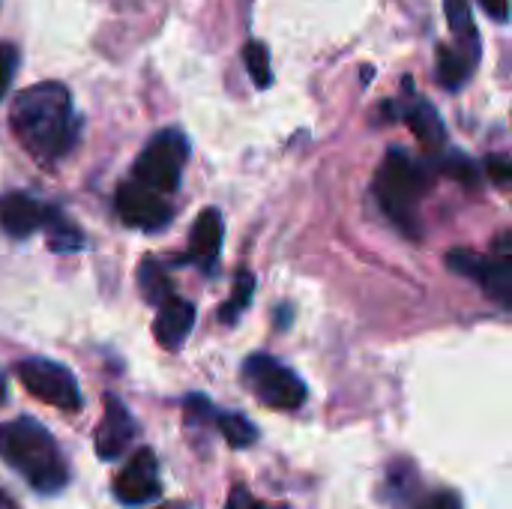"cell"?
Listing matches in <instances>:
<instances>
[{"mask_svg":"<svg viewBox=\"0 0 512 509\" xmlns=\"http://www.w3.org/2000/svg\"><path fill=\"white\" fill-rule=\"evenodd\" d=\"M15 66H18V51H15V45H3V42H0V99L6 96V90H9V84H12Z\"/></svg>","mask_w":512,"mask_h":509,"instance_id":"7402d4cb","label":"cell"},{"mask_svg":"<svg viewBox=\"0 0 512 509\" xmlns=\"http://www.w3.org/2000/svg\"><path fill=\"white\" fill-rule=\"evenodd\" d=\"M195 327V306L189 300H180L177 294L165 300L153 318V336L165 351H180Z\"/></svg>","mask_w":512,"mask_h":509,"instance_id":"4fadbf2b","label":"cell"},{"mask_svg":"<svg viewBox=\"0 0 512 509\" xmlns=\"http://www.w3.org/2000/svg\"><path fill=\"white\" fill-rule=\"evenodd\" d=\"M114 498L123 507H147L159 501L162 483H159V462L150 447H141L114 477Z\"/></svg>","mask_w":512,"mask_h":509,"instance_id":"9c48e42d","label":"cell"},{"mask_svg":"<svg viewBox=\"0 0 512 509\" xmlns=\"http://www.w3.org/2000/svg\"><path fill=\"white\" fill-rule=\"evenodd\" d=\"M414 509H462V501L456 492H432Z\"/></svg>","mask_w":512,"mask_h":509,"instance_id":"d4e9b609","label":"cell"},{"mask_svg":"<svg viewBox=\"0 0 512 509\" xmlns=\"http://www.w3.org/2000/svg\"><path fill=\"white\" fill-rule=\"evenodd\" d=\"M0 509H18V504H15V501H12V498L3 492V489H0Z\"/></svg>","mask_w":512,"mask_h":509,"instance_id":"83f0119b","label":"cell"},{"mask_svg":"<svg viewBox=\"0 0 512 509\" xmlns=\"http://www.w3.org/2000/svg\"><path fill=\"white\" fill-rule=\"evenodd\" d=\"M48 204H39L27 192H6L0 198V231L12 240H24L45 225Z\"/></svg>","mask_w":512,"mask_h":509,"instance_id":"8fae6325","label":"cell"},{"mask_svg":"<svg viewBox=\"0 0 512 509\" xmlns=\"http://www.w3.org/2000/svg\"><path fill=\"white\" fill-rule=\"evenodd\" d=\"M156 509H186L183 504H165V507H156Z\"/></svg>","mask_w":512,"mask_h":509,"instance_id":"f546056e","label":"cell"},{"mask_svg":"<svg viewBox=\"0 0 512 509\" xmlns=\"http://www.w3.org/2000/svg\"><path fill=\"white\" fill-rule=\"evenodd\" d=\"M402 120L411 126V132H414L426 147H441L444 138H447L438 111H435L432 102H426L423 96H411V102H408L405 111H402Z\"/></svg>","mask_w":512,"mask_h":509,"instance_id":"5bb4252c","label":"cell"},{"mask_svg":"<svg viewBox=\"0 0 512 509\" xmlns=\"http://www.w3.org/2000/svg\"><path fill=\"white\" fill-rule=\"evenodd\" d=\"M243 381L252 396L273 411H297L306 402V384L276 357L252 354L243 363Z\"/></svg>","mask_w":512,"mask_h":509,"instance_id":"8992f818","label":"cell"},{"mask_svg":"<svg viewBox=\"0 0 512 509\" xmlns=\"http://www.w3.org/2000/svg\"><path fill=\"white\" fill-rule=\"evenodd\" d=\"M216 426H219L225 444L234 450H246L258 441V429L243 414H216Z\"/></svg>","mask_w":512,"mask_h":509,"instance_id":"d6986e66","label":"cell"},{"mask_svg":"<svg viewBox=\"0 0 512 509\" xmlns=\"http://www.w3.org/2000/svg\"><path fill=\"white\" fill-rule=\"evenodd\" d=\"M15 378L33 399H39L57 411L81 408V393H78L75 375L54 360H42V357L21 360V363H15Z\"/></svg>","mask_w":512,"mask_h":509,"instance_id":"52a82bcc","label":"cell"},{"mask_svg":"<svg viewBox=\"0 0 512 509\" xmlns=\"http://www.w3.org/2000/svg\"><path fill=\"white\" fill-rule=\"evenodd\" d=\"M222 213L216 207H207L198 213L192 231H189V249H186V261H192L201 270H213L219 261V249H222Z\"/></svg>","mask_w":512,"mask_h":509,"instance_id":"7c38bea8","label":"cell"},{"mask_svg":"<svg viewBox=\"0 0 512 509\" xmlns=\"http://www.w3.org/2000/svg\"><path fill=\"white\" fill-rule=\"evenodd\" d=\"M42 228H45V237H48V249L51 252H78V249H84L81 228L69 216H63V210L48 207Z\"/></svg>","mask_w":512,"mask_h":509,"instance_id":"9a60e30c","label":"cell"},{"mask_svg":"<svg viewBox=\"0 0 512 509\" xmlns=\"http://www.w3.org/2000/svg\"><path fill=\"white\" fill-rule=\"evenodd\" d=\"M255 297V276L249 270H240L237 279H234V291H231V300L219 309V321L222 324H234L240 318V312L252 303Z\"/></svg>","mask_w":512,"mask_h":509,"instance_id":"ffe728a7","label":"cell"},{"mask_svg":"<svg viewBox=\"0 0 512 509\" xmlns=\"http://www.w3.org/2000/svg\"><path fill=\"white\" fill-rule=\"evenodd\" d=\"M114 207H117L120 222L129 228H138V231H159L174 216V207L165 201V195H159L135 180L117 186Z\"/></svg>","mask_w":512,"mask_h":509,"instance_id":"ba28073f","label":"cell"},{"mask_svg":"<svg viewBox=\"0 0 512 509\" xmlns=\"http://www.w3.org/2000/svg\"><path fill=\"white\" fill-rule=\"evenodd\" d=\"M186 159H189L186 135L180 129H162L147 141V147L135 159V168H132L135 177L132 180L159 192V195H171L180 186Z\"/></svg>","mask_w":512,"mask_h":509,"instance_id":"5b68a950","label":"cell"},{"mask_svg":"<svg viewBox=\"0 0 512 509\" xmlns=\"http://www.w3.org/2000/svg\"><path fill=\"white\" fill-rule=\"evenodd\" d=\"M447 267L459 276L474 279L489 300L512 309V231H504L492 243V255L453 249L447 255Z\"/></svg>","mask_w":512,"mask_h":509,"instance_id":"277c9868","label":"cell"},{"mask_svg":"<svg viewBox=\"0 0 512 509\" xmlns=\"http://www.w3.org/2000/svg\"><path fill=\"white\" fill-rule=\"evenodd\" d=\"M471 57L453 45H441L438 48V81L447 87V90H459L468 78H471Z\"/></svg>","mask_w":512,"mask_h":509,"instance_id":"e0dca14e","label":"cell"},{"mask_svg":"<svg viewBox=\"0 0 512 509\" xmlns=\"http://www.w3.org/2000/svg\"><path fill=\"white\" fill-rule=\"evenodd\" d=\"M138 288H141L144 300H147L150 306H156V309H159L165 300L174 297L171 279H168L165 267H159L156 258H144V261H141V267H138Z\"/></svg>","mask_w":512,"mask_h":509,"instance_id":"2e32d148","label":"cell"},{"mask_svg":"<svg viewBox=\"0 0 512 509\" xmlns=\"http://www.w3.org/2000/svg\"><path fill=\"white\" fill-rule=\"evenodd\" d=\"M486 174L498 186H512V159H507V156H489L486 159Z\"/></svg>","mask_w":512,"mask_h":509,"instance_id":"603a6c76","label":"cell"},{"mask_svg":"<svg viewBox=\"0 0 512 509\" xmlns=\"http://www.w3.org/2000/svg\"><path fill=\"white\" fill-rule=\"evenodd\" d=\"M225 509H270L264 501H258L249 489H243V486H234L231 489V495H228V504Z\"/></svg>","mask_w":512,"mask_h":509,"instance_id":"cb8c5ba5","label":"cell"},{"mask_svg":"<svg viewBox=\"0 0 512 509\" xmlns=\"http://www.w3.org/2000/svg\"><path fill=\"white\" fill-rule=\"evenodd\" d=\"M444 171H447V174H453V177H459L462 183H471V186L477 183V168H474L468 159H462V156H456L453 162H447V165H444Z\"/></svg>","mask_w":512,"mask_h":509,"instance_id":"484cf974","label":"cell"},{"mask_svg":"<svg viewBox=\"0 0 512 509\" xmlns=\"http://www.w3.org/2000/svg\"><path fill=\"white\" fill-rule=\"evenodd\" d=\"M243 60H246V69H249L255 87H270L273 72H270V51H267V45L264 42H246Z\"/></svg>","mask_w":512,"mask_h":509,"instance_id":"44dd1931","label":"cell"},{"mask_svg":"<svg viewBox=\"0 0 512 509\" xmlns=\"http://www.w3.org/2000/svg\"><path fill=\"white\" fill-rule=\"evenodd\" d=\"M138 435V423L132 420V414L126 411V405L114 396V393H105L102 399V420L96 426V456L102 462H114L120 459L132 441Z\"/></svg>","mask_w":512,"mask_h":509,"instance_id":"30bf717a","label":"cell"},{"mask_svg":"<svg viewBox=\"0 0 512 509\" xmlns=\"http://www.w3.org/2000/svg\"><path fill=\"white\" fill-rule=\"evenodd\" d=\"M375 198L402 234L420 237V198L429 189V174L402 150H390L375 174Z\"/></svg>","mask_w":512,"mask_h":509,"instance_id":"3957f363","label":"cell"},{"mask_svg":"<svg viewBox=\"0 0 512 509\" xmlns=\"http://www.w3.org/2000/svg\"><path fill=\"white\" fill-rule=\"evenodd\" d=\"M480 6H483L486 15H492L495 21H507V15H510V0H480Z\"/></svg>","mask_w":512,"mask_h":509,"instance_id":"4316f807","label":"cell"},{"mask_svg":"<svg viewBox=\"0 0 512 509\" xmlns=\"http://www.w3.org/2000/svg\"><path fill=\"white\" fill-rule=\"evenodd\" d=\"M3 399H6V390H3V375H0V405H3Z\"/></svg>","mask_w":512,"mask_h":509,"instance_id":"f1b7e54d","label":"cell"},{"mask_svg":"<svg viewBox=\"0 0 512 509\" xmlns=\"http://www.w3.org/2000/svg\"><path fill=\"white\" fill-rule=\"evenodd\" d=\"M0 459L42 495H57L69 483V468L57 441L30 417L0 423Z\"/></svg>","mask_w":512,"mask_h":509,"instance_id":"7a4b0ae2","label":"cell"},{"mask_svg":"<svg viewBox=\"0 0 512 509\" xmlns=\"http://www.w3.org/2000/svg\"><path fill=\"white\" fill-rule=\"evenodd\" d=\"M444 9H447V21H450L453 33L459 36L462 45H468V57L477 63V57H480V33L474 27L468 0H444Z\"/></svg>","mask_w":512,"mask_h":509,"instance_id":"ac0fdd59","label":"cell"},{"mask_svg":"<svg viewBox=\"0 0 512 509\" xmlns=\"http://www.w3.org/2000/svg\"><path fill=\"white\" fill-rule=\"evenodd\" d=\"M9 123L21 147L42 165L60 162L78 141L72 93L60 81H42L21 90L12 102Z\"/></svg>","mask_w":512,"mask_h":509,"instance_id":"6da1fadb","label":"cell"}]
</instances>
